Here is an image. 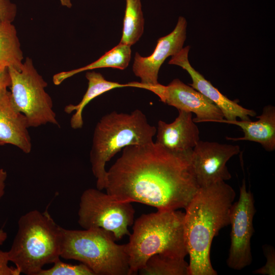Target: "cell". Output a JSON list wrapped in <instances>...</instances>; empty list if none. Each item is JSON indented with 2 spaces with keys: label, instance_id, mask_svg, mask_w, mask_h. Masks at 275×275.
Returning <instances> with one entry per match:
<instances>
[{
  "label": "cell",
  "instance_id": "cell-19",
  "mask_svg": "<svg viewBox=\"0 0 275 275\" xmlns=\"http://www.w3.org/2000/svg\"><path fill=\"white\" fill-rule=\"evenodd\" d=\"M23 59L15 26L0 19V69L13 67L20 70Z\"/></svg>",
  "mask_w": 275,
  "mask_h": 275
},
{
  "label": "cell",
  "instance_id": "cell-12",
  "mask_svg": "<svg viewBox=\"0 0 275 275\" xmlns=\"http://www.w3.org/2000/svg\"><path fill=\"white\" fill-rule=\"evenodd\" d=\"M164 103L196 115V123L219 122L224 119L221 111L209 99L179 79L167 86L160 84L153 92Z\"/></svg>",
  "mask_w": 275,
  "mask_h": 275
},
{
  "label": "cell",
  "instance_id": "cell-10",
  "mask_svg": "<svg viewBox=\"0 0 275 275\" xmlns=\"http://www.w3.org/2000/svg\"><path fill=\"white\" fill-rule=\"evenodd\" d=\"M187 24L186 19L180 16L173 31L158 39L151 55L144 57L135 53L132 70L135 75L140 78L141 82H129L130 87L145 89L153 93L160 84L158 77L161 66L167 58L176 54L183 47Z\"/></svg>",
  "mask_w": 275,
  "mask_h": 275
},
{
  "label": "cell",
  "instance_id": "cell-14",
  "mask_svg": "<svg viewBox=\"0 0 275 275\" xmlns=\"http://www.w3.org/2000/svg\"><path fill=\"white\" fill-rule=\"evenodd\" d=\"M178 111V116L173 122H158L155 143L170 151L186 152L191 150L200 141V131L192 113Z\"/></svg>",
  "mask_w": 275,
  "mask_h": 275
},
{
  "label": "cell",
  "instance_id": "cell-15",
  "mask_svg": "<svg viewBox=\"0 0 275 275\" xmlns=\"http://www.w3.org/2000/svg\"><path fill=\"white\" fill-rule=\"evenodd\" d=\"M28 122L13 106L10 92L0 100V146H15L26 154L32 150Z\"/></svg>",
  "mask_w": 275,
  "mask_h": 275
},
{
  "label": "cell",
  "instance_id": "cell-27",
  "mask_svg": "<svg viewBox=\"0 0 275 275\" xmlns=\"http://www.w3.org/2000/svg\"><path fill=\"white\" fill-rule=\"evenodd\" d=\"M7 178V173L3 169L0 168V200L5 193L6 180ZM8 237V234L3 229H0V245L3 244Z\"/></svg>",
  "mask_w": 275,
  "mask_h": 275
},
{
  "label": "cell",
  "instance_id": "cell-23",
  "mask_svg": "<svg viewBox=\"0 0 275 275\" xmlns=\"http://www.w3.org/2000/svg\"><path fill=\"white\" fill-rule=\"evenodd\" d=\"M263 250L266 258L265 264L254 271V273L261 274H275V251L273 248L267 244L263 245Z\"/></svg>",
  "mask_w": 275,
  "mask_h": 275
},
{
  "label": "cell",
  "instance_id": "cell-26",
  "mask_svg": "<svg viewBox=\"0 0 275 275\" xmlns=\"http://www.w3.org/2000/svg\"><path fill=\"white\" fill-rule=\"evenodd\" d=\"M11 86V77L8 68L0 69V100L9 92Z\"/></svg>",
  "mask_w": 275,
  "mask_h": 275
},
{
  "label": "cell",
  "instance_id": "cell-5",
  "mask_svg": "<svg viewBox=\"0 0 275 275\" xmlns=\"http://www.w3.org/2000/svg\"><path fill=\"white\" fill-rule=\"evenodd\" d=\"M156 132V127L138 109L130 114L113 112L103 116L95 126L90 154L97 188L104 189L107 161L126 146L153 142Z\"/></svg>",
  "mask_w": 275,
  "mask_h": 275
},
{
  "label": "cell",
  "instance_id": "cell-18",
  "mask_svg": "<svg viewBox=\"0 0 275 275\" xmlns=\"http://www.w3.org/2000/svg\"><path fill=\"white\" fill-rule=\"evenodd\" d=\"M131 56V46L120 42L98 60L89 65L56 74L53 76V82L54 85H59L65 79L77 73L97 68H112L124 70L128 66Z\"/></svg>",
  "mask_w": 275,
  "mask_h": 275
},
{
  "label": "cell",
  "instance_id": "cell-8",
  "mask_svg": "<svg viewBox=\"0 0 275 275\" xmlns=\"http://www.w3.org/2000/svg\"><path fill=\"white\" fill-rule=\"evenodd\" d=\"M131 202L116 200L97 188H88L81 195L78 223L84 229L101 228L111 232L116 240L130 235L134 209Z\"/></svg>",
  "mask_w": 275,
  "mask_h": 275
},
{
  "label": "cell",
  "instance_id": "cell-9",
  "mask_svg": "<svg viewBox=\"0 0 275 275\" xmlns=\"http://www.w3.org/2000/svg\"><path fill=\"white\" fill-rule=\"evenodd\" d=\"M254 196L248 190L245 179L240 187L239 196L233 203L230 213L231 244L227 260L228 266L240 270L253 260L251 239L254 232L253 218L256 213Z\"/></svg>",
  "mask_w": 275,
  "mask_h": 275
},
{
  "label": "cell",
  "instance_id": "cell-3",
  "mask_svg": "<svg viewBox=\"0 0 275 275\" xmlns=\"http://www.w3.org/2000/svg\"><path fill=\"white\" fill-rule=\"evenodd\" d=\"M184 213L157 210L141 215L134 222L129 242L125 244L130 275L135 274L155 254L184 259L188 255L184 234Z\"/></svg>",
  "mask_w": 275,
  "mask_h": 275
},
{
  "label": "cell",
  "instance_id": "cell-22",
  "mask_svg": "<svg viewBox=\"0 0 275 275\" xmlns=\"http://www.w3.org/2000/svg\"><path fill=\"white\" fill-rule=\"evenodd\" d=\"M47 269H42L37 275H94L93 272L85 264H71L61 261L54 262Z\"/></svg>",
  "mask_w": 275,
  "mask_h": 275
},
{
  "label": "cell",
  "instance_id": "cell-2",
  "mask_svg": "<svg viewBox=\"0 0 275 275\" xmlns=\"http://www.w3.org/2000/svg\"><path fill=\"white\" fill-rule=\"evenodd\" d=\"M225 181L199 188L185 209L184 234L189 256L188 275H217L210 258L213 238L230 225V213L235 198Z\"/></svg>",
  "mask_w": 275,
  "mask_h": 275
},
{
  "label": "cell",
  "instance_id": "cell-16",
  "mask_svg": "<svg viewBox=\"0 0 275 275\" xmlns=\"http://www.w3.org/2000/svg\"><path fill=\"white\" fill-rule=\"evenodd\" d=\"M255 121L235 120L227 121L225 119L219 123H225L239 126L244 133V136L239 138L226 137L228 140L233 141H249L258 143L268 151L275 149V107L268 105L265 106L261 115L257 117Z\"/></svg>",
  "mask_w": 275,
  "mask_h": 275
},
{
  "label": "cell",
  "instance_id": "cell-6",
  "mask_svg": "<svg viewBox=\"0 0 275 275\" xmlns=\"http://www.w3.org/2000/svg\"><path fill=\"white\" fill-rule=\"evenodd\" d=\"M115 240L111 232L101 228H62L61 257L80 262L94 275H130L125 244Z\"/></svg>",
  "mask_w": 275,
  "mask_h": 275
},
{
  "label": "cell",
  "instance_id": "cell-13",
  "mask_svg": "<svg viewBox=\"0 0 275 275\" xmlns=\"http://www.w3.org/2000/svg\"><path fill=\"white\" fill-rule=\"evenodd\" d=\"M189 49V46L183 47L172 56L169 64L179 66L186 70L192 79V83L189 85L216 105L225 120L235 121L239 118L241 120L249 121L251 120L250 117L255 116L256 113L254 110L244 108L237 101L229 99L192 67L188 60Z\"/></svg>",
  "mask_w": 275,
  "mask_h": 275
},
{
  "label": "cell",
  "instance_id": "cell-11",
  "mask_svg": "<svg viewBox=\"0 0 275 275\" xmlns=\"http://www.w3.org/2000/svg\"><path fill=\"white\" fill-rule=\"evenodd\" d=\"M239 152L238 145L200 140L191 153L192 168L199 187L231 179L226 163Z\"/></svg>",
  "mask_w": 275,
  "mask_h": 275
},
{
  "label": "cell",
  "instance_id": "cell-21",
  "mask_svg": "<svg viewBox=\"0 0 275 275\" xmlns=\"http://www.w3.org/2000/svg\"><path fill=\"white\" fill-rule=\"evenodd\" d=\"M139 272L141 275H188V264L184 259L155 254Z\"/></svg>",
  "mask_w": 275,
  "mask_h": 275
},
{
  "label": "cell",
  "instance_id": "cell-25",
  "mask_svg": "<svg viewBox=\"0 0 275 275\" xmlns=\"http://www.w3.org/2000/svg\"><path fill=\"white\" fill-rule=\"evenodd\" d=\"M9 262L8 252L0 250V275H19L18 269L10 266Z\"/></svg>",
  "mask_w": 275,
  "mask_h": 275
},
{
  "label": "cell",
  "instance_id": "cell-7",
  "mask_svg": "<svg viewBox=\"0 0 275 275\" xmlns=\"http://www.w3.org/2000/svg\"><path fill=\"white\" fill-rule=\"evenodd\" d=\"M11 77L10 96L15 108L27 119L29 127L46 124L59 126L51 97L45 91L47 83L28 57L21 70L8 68Z\"/></svg>",
  "mask_w": 275,
  "mask_h": 275
},
{
  "label": "cell",
  "instance_id": "cell-20",
  "mask_svg": "<svg viewBox=\"0 0 275 275\" xmlns=\"http://www.w3.org/2000/svg\"><path fill=\"white\" fill-rule=\"evenodd\" d=\"M125 1L123 32L120 42L131 46L142 37L145 21L141 0Z\"/></svg>",
  "mask_w": 275,
  "mask_h": 275
},
{
  "label": "cell",
  "instance_id": "cell-24",
  "mask_svg": "<svg viewBox=\"0 0 275 275\" xmlns=\"http://www.w3.org/2000/svg\"><path fill=\"white\" fill-rule=\"evenodd\" d=\"M17 14L16 5L10 0H0V19L12 23Z\"/></svg>",
  "mask_w": 275,
  "mask_h": 275
},
{
  "label": "cell",
  "instance_id": "cell-1",
  "mask_svg": "<svg viewBox=\"0 0 275 275\" xmlns=\"http://www.w3.org/2000/svg\"><path fill=\"white\" fill-rule=\"evenodd\" d=\"M192 150L174 152L153 142L126 146L107 171L104 189L118 201L157 210L185 209L199 188L191 166Z\"/></svg>",
  "mask_w": 275,
  "mask_h": 275
},
{
  "label": "cell",
  "instance_id": "cell-4",
  "mask_svg": "<svg viewBox=\"0 0 275 275\" xmlns=\"http://www.w3.org/2000/svg\"><path fill=\"white\" fill-rule=\"evenodd\" d=\"M62 227L47 210L30 211L21 215L10 250L9 261L20 273L37 275L46 264L60 260Z\"/></svg>",
  "mask_w": 275,
  "mask_h": 275
},
{
  "label": "cell",
  "instance_id": "cell-17",
  "mask_svg": "<svg viewBox=\"0 0 275 275\" xmlns=\"http://www.w3.org/2000/svg\"><path fill=\"white\" fill-rule=\"evenodd\" d=\"M86 77L88 81L87 90L81 101L76 105L69 104L64 108L68 114L75 112L70 119V126L74 129L82 128L84 124L82 112L86 106L93 99L116 88L130 87L129 84H122L107 80L103 75L95 71H88Z\"/></svg>",
  "mask_w": 275,
  "mask_h": 275
},
{
  "label": "cell",
  "instance_id": "cell-28",
  "mask_svg": "<svg viewBox=\"0 0 275 275\" xmlns=\"http://www.w3.org/2000/svg\"><path fill=\"white\" fill-rule=\"evenodd\" d=\"M62 6L68 8H71L72 6L71 0H60Z\"/></svg>",
  "mask_w": 275,
  "mask_h": 275
}]
</instances>
